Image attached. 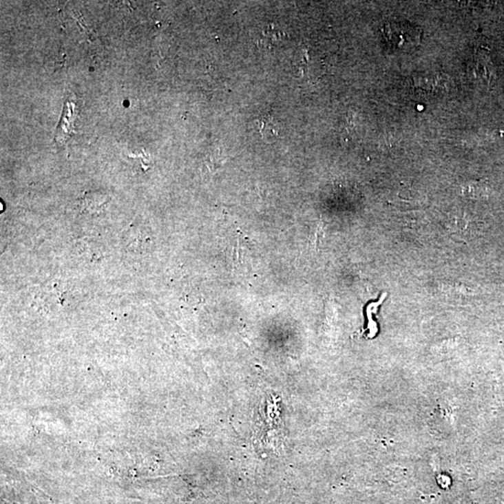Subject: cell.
I'll return each instance as SVG.
<instances>
[{
	"label": "cell",
	"mask_w": 504,
	"mask_h": 504,
	"mask_svg": "<svg viewBox=\"0 0 504 504\" xmlns=\"http://www.w3.org/2000/svg\"><path fill=\"white\" fill-rule=\"evenodd\" d=\"M462 193L470 198H483L487 196L488 193L487 186L479 181H472L467 185L462 186Z\"/></svg>",
	"instance_id": "5"
},
{
	"label": "cell",
	"mask_w": 504,
	"mask_h": 504,
	"mask_svg": "<svg viewBox=\"0 0 504 504\" xmlns=\"http://www.w3.org/2000/svg\"><path fill=\"white\" fill-rule=\"evenodd\" d=\"M382 32L388 46L401 52L410 51L419 45L422 34L417 25L406 22L386 23Z\"/></svg>",
	"instance_id": "1"
},
{
	"label": "cell",
	"mask_w": 504,
	"mask_h": 504,
	"mask_svg": "<svg viewBox=\"0 0 504 504\" xmlns=\"http://www.w3.org/2000/svg\"><path fill=\"white\" fill-rule=\"evenodd\" d=\"M110 200L109 194L102 191H88L81 199V207L84 211L91 213H101Z\"/></svg>",
	"instance_id": "4"
},
{
	"label": "cell",
	"mask_w": 504,
	"mask_h": 504,
	"mask_svg": "<svg viewBox=\"0 0 504 504\" xmlns=\"http://www.w3.org/2000/svg\"><path fill=\"white\" fill-rule=\"evenodd\" d=\"M450 85V78L443 74L417 75L413 78L414 90L424 96H440L446 93Z\"/></svg>",
	"instance_id": "2"
},
{
	"label": "cell",
	"mask_w": 504,
	"mask_h": 504,
	"mask_svg": "<svg viewBox=\"0 0 504 504\" xmlns=\"http://www.w3.org/2000/svg\"><path fill=\"white\" fill-rule=\"evenodd\" d=\"M123 243L126 248L136 253H143L151 244V238L147 228L132 227L123 233Z\"/></svg>",
	"instance_id": "3"
}]
</instances>
